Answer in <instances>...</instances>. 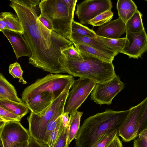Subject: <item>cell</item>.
Masks as SVG:
<instances>
[{
  "label": "cell",
  "mask_w": 147,
  "mask_h": 147,
  "mask_svg": "<svg viewBox=\"0 0 147 147\" xmlns=\"http://www.w3.org/2000/svg\"><path fill=\"white\" fill-rule=\"evenodd\" d=\"M40 13L51 22L53 31L68 40L72 33L74 16L69 13L61 0H41L39 4Z\"/></svg>",
  "instance_id": "5"
},
{
  "label": "cell",
  "mask_w": 147,
  "mask_h": 147,
  "mask_svg": "<svg viewBox=\"0 0 147 147\" xmlns=\"http://www.w3.org/2000/svg\"><path fill=\"white\" fill-rule=\"evenodd\" d=\"M71 28L72 33L79 35L92 38H94L96 36L93 30L74 20L72 23Z\"/></svg>",
  "instance_id": "25"
},
{
  "label": "cell",
  "mask_w": 147,
  "mask_h": 147,
  "mask_svg": "<svg viewBox=\"0 0 147 147\" xmlns=\"http://www.w3.org/2000/svg\"><path fill=\"white\" fill-rule=\"evenodd\" d=\"M134 142V147H147V129L142 131Z\"/></svg>",
  "instance_id": "34"
},
{
  "label": "cell",
  "mask_w": 147,
  "mask_h": 147,
  "mask_svg": "<svg viewBox=\"0 0 147 147\" xmlns=\"http://www.w3.org/2000/svg\"><path fill=\"white\" fill-rule=\"evenodd\" d=\"M119 18L126 24L138 10L134 2L132 0H118L117 4Z\"/></svg>",
  "instance_id": "18"
},
{
  "label": "cell",
  "mask_w": 147,
  "mask_h": 147,
  "mask_svg": "<svg viewBox=\"0 0 147 147\" xmlns=\"http://www.w3.org/2000/svg\"><path fill=\"white\" fill-rule=\"evenodd\" d=\"M28 142V147H48L47 144L36 140L30 136Z\"/></svg>",
  "instance_id": "38"
},
{
  "label": "cell",
  "mask_w": 147,
  "mask_h": 147,
  "mask_svg": "<svg viewBox=\"0 0 147 147\" xmlns=\"http://www.w3.org/2000/svg\"><path fill=\"white\" fill-rule=\"evenodd\" d=\"M6 24L1 17L0 16V31L2 32L5 29Z\"/></svg>",
  "instance_id": "42"
},
{
  "label": "cell",
  "mask_w": 147,
  "mask_h": 147,
  "mask_svg": "<svg viewBox=\"0 0 147 147\" xmlns=\"http://www.w3.org/2000/svg\"><path fill=\"white\" fill-rule=\"evenodd\" d=\"M55 100L51 93L45 92L36 94L25 103L31 112L40 114L44 113Z\"/></svg>",
  "instance_id": "15"
},
{
  "label": "cell",
  "mask_w": 147,
  "mask_h": 147,
  "mask_svg": "<svg viewBox=\"0 0 147 147\" xmlns=\"http://www.w3.org/2000/svg\"><path fill=\"white\" fill-rule=\"evenodd\" d=\"M68 127L65 128L63 126L53 147H68Z\"/></svg>",
  "instance_id": "31"
},
{
  "label": "cell",
  "mask_w": 147,
  "mask_h": 147,
  "mask_svg": "<svg viewBox=\"0 0 147 147\" xmlns=\"http://www.w3.org/2000/svg\"><path fill=\"white\" fill-rule=\"evenodd\" d=\"M28 141L22 142L15 143L9 147H28Z\"/></svg>",
  "instance_id": "41"
},
{
  "label": "cell",
  "mask_w": 147,
  "mask_h": 147,
  "mask_svg": "<svg viewBox=\"0 0 147 147\" xmlns=\"http://www.w3.org/2000/svg\"><path fill=\"white\" fill-rule=\"evenodd\" d=\"M65 6L69 13L74 16L77 0H61Z\"/></svg>",
  "instance_id": "35"
},
{
  "label": "cell",
  "mask_w": 147,
  "mask_h": 147,
  "mask_svg": "<svg viewBox=\"0 0 147 147\" xmlns=\"http://www.w3.org/2000/svg\"><path fill=\"white\" fill-rule=\"evenodd\" d=\"M0 146L2 147V144L1 140H0Z\"/></svg>",
  "instance_id": "44"
},
{
  "label": "cell",
  "mask_w": 147,
  "mask_h": 147,
  "mask_svg": "<svg viewBox=\"0 0 147 147\" xmlns=\"http://www.w3.org/2000/svg\"><path fill=\"white\" fill-rule=\"evenodd\" d=\"M141 102L130 108V111L118 131V136L125 142H130L138 136L139 129Z\"/></svg>",
  "instance_id": "11"
},
{
  "label": "cell",
  "mask_w": 147,
  "mask_h": 147,
  "mask_svg": "<svg viewBox=\"0 0 147 147\" xmlns=\"http://www.w3.org/2000/svg\"><path fill=\"white\" fill-rule=\"evenodd\" d=\"M0 105L21 119L30 111L24 102L20 103L7 99H0Z\"/></svg>",
  "instance_id": "21"
},
{
  "label": "cell",
  "mask_w": 147,
  "mask_h": 147,
  "mask_svg": "<svg viewBox=\"0 0 147 147\" xmlns=\"http://www.w3.org/2000/svg\"><path fill=\"white\" fill-rule=\"evenodd\" d=\"M0 99H6L19 103H23L18 96L13 85L0 72Z\"/></svg>",
  "instance_id": "17"
},
{
  "label": "cell",
  "mask_w": 147,
  "mask_h": 147,
  "mask_svg": "<svg viewBox=\"0 0 147 147\" xmlns=\"http://www.w3.org/2000/svg\"><path fill=\"white\" fill-rule=\"evenodd\" d=\"M107 147H123L122 141L116 136Z\"/></svg>",
  "instance_id": "40"
},
{
  "label": "cell",
  "mask_w": 147,
  "mask_h": 147,
  "mask_svg": "<svg viewBox=\"0 0 147 147\" xmlns=\"http://www.w3.org/2000/svg\"><path fill=\"white\" fill-rule=\"evenodd\" d=\"M71 86L65 89L53 101L43 113L36 114L31 112L27 118L30 136L36 140L44 143V137L47 125L53 117L55 111L63 100L67 98Z\"/></svg>",
  "instance_id": "6"
},
{
  "label": "cell",
  "mask_w": 147,
  "mask_h": 147,
  "mask_svg": "<svg viewBox=\"0 0 147 147\" xmlns=\"http://www.w3.org/2000/svg\"><path fill=\"white\" fill-rule=\"evenodd\" d=\"M15 1L26 6L35 7L39 4V0H14Z\"/></svg>",
  "instance_id": "37"
},
{
  "label": "cell",
  "mask_w": 147,
  "mask_h": 147,
  "mask_svg": "<svg viewBox=\"0 0 147 147\" xmlns=\"http://www.w3.org/2000/svg\"><path fill=\"white\" fill-rule=\"evenodd\" d=\"M9 5L15 11L24 29L23 36L31 52L29 63L51 74H69L63 51L73 43L44 26L38 19L35 7L15 2Z\"/></svg>",
  "instance_id": "1"
},
{
  "label": "cell",
  "mask_w": 147,
  "mask_h": 147,
  "mask_svg": "<svg viewBox=\"0 0 147 147\" xmlns=\"http://www.w3.org/2000/svg\"><path fill=\"white\" fill-rule=\"evenodd\" d=\"M9 71L13 78L19 79V82L24 84H27L22 77L23 71L18 63L16 62L10 64L9 67Z\"/></svg>",
  "instance_id": "29"
},
{
  "label": "cell",
  "mask_w": 147,
  "mask_h": 147,
  "mask_svg": "<svg viewBox=\"0 0 147 147\" xmlns=\"http://www.w3.org/2000/svg\"><path fill=\"white\" fill-rule=\"evenodd\" d=\"M124 84L116 75L106 82L96 83L91 92L90 99L96 104L110 105L114 98L124 87Z\"/></svg>",
  "instance_id": "8"
},
{
  "label": "cell",
  "mask_w": 147,
  "mask_h": 147,
  "mask_svg": "<svg viewBox=\"0 0 147 147\" xmlns=\"http://www.w3.org/2000/svg\"><path fill=\"white\" fill-rule=\"evenodd\" d=\"M63 127L60 117L55 128L51 133L46 144L48 147H53Z\"/></svg>",
  "instance_id": "32"
},
{
  "label": "cell",
  "mask_w": 147,
  "mask_h": 147,
  "mask_svg": "<svg viewBox=\"0 0 147 147\" xmlns=\"http://www.w3.org/2000/svg\"><path fill=\"white\" fill-rule=\"evenodd\" d=\"M63 53L67 59H69L78 61H82L83 60V58L82 55L73 44L63 51Z\"/></svg>",
  "instance_id": "30"
},
{
  "label": "cell",
  "mask_w": 147,
  "mask_h": 147,
  "mask_svg": "<svg viewBox=\"0 0 147 147\" xmlns=\"http://www.w3.org/2000/svg\"><path fill=\"white\" fill-rule=\"evenodd\" d=\"M96 83L90 79L84 78H80L74 80L71 86L72 89L69 92L65 102L64 112H67L70 115L77 111Z\"/></svg>",
  "instance_id": "7"
},
{
  "label": "cell",
  "mask_w": 147,
  "mask_h": 147,
  "mask_svg": "<svg viewBox=\"0 0 147 147\" xmlns=\"http://www.w3.org/2000/svg\"><path fill=\"white\" fill-rule=\"evenodd\" d=\"M142 17V13L138 10L125 24L126 30L134 33H140L145 30Z\"/></svg>",
  "instance_id": "24"
},
{
  "label": "cell",
  "mask_w": 147,
  "mask_h": 147,
  "mask_svg": "<svg viewBox=\"0 0 147 147\" xmlns=\"http://www.w3.org/2000/svg\"><path fill=\"white\" fill-rule=\"evenodd\" d=\"M119 129L111 130L106 133L93 147H107L116 136H118Z\"/></svg>",
  "instance_id": "27"
},
{
  "label": "cell",
  "mask_w": 147,
  "mask_h": 147,
  "mask_svg": "<svg viewBox=\"0 0 147 147\" xmlns=\"http://www.w3.org/2000/svg\"><path fill=\"white\" fill-rule=\"evenodd\" d=\"M126 32L125 24L119 17L99 26L95 33L96 35L99 36L117 39Z\"/></svg>",
  "instance_id": "13"
},
{
  "label": "cell",
  "mask_w": 147,
  "mask_h": 147,
  "mask_svg": "<svg viewBox=\"0 0 147 147\" xmlns=\"http://www.w3.org/2000/svg\"><path fill=\"white\" fill-rule=\"evenodd\" d=\"M0 16L5 23V29L23 34V27L17 15L10 12H4L0 13Z\"/></svg>",
  "instance_id": "22"
},
{
  "label": "cell",
  "mask_w": 147,
  "mask_h": 147,
  "mask_svg": "<svg viewBox=\"0 0 147 147\" xmlns=\"http://www.w3.org/2000/svg\"><path fill=\"white\" fill-rule=\"evenodd\" d=\"M83 60L78 61L67 58L69 75L90 79L97 83L109 81L116 75L113 62L95 57L82 55Z\"/></svg>",
  "instance_id": "3"
},
{
  "label": "cell",
  "mask_w": 147,
  "mask_h": 147,
  "mask_svg": "<svg viewBox=\"0 0 147 147\" xmlns=\"http://www.w3.org/2000/svg\"><path fill=\"white\" fill-rule=\"evenodd\" d=\"M130 111L107 110L86 119L75 138L76 147H93L106 133L119 129Z\"/></svg>",
  "instance_id": "2"
},
{
  "label": "cell",
  "mask_w": 147,
  "mask_h": 147,
  "mask_svg": "<svg viewBox=\"0 0 147 147\" xmlns=\"http://www.w3.org/2000/svg\"><path fill=\"white\" fill-rule=\"evenodd\" d=\"M1 32L10 43L17 59L22 56L30 57V50L22 34L6 29Z\"/></svg>",
  "instance_id": "14"
},
{
  "label": "cell",
  "mask_w": 147,
  "mask_h": 147,
  "mask_svg": "<svg viewBox=\"0 0 147 147\" xmlns=\"http://www.w3.org/2000/svg\"><path fill=\"white\" fill-rule=\"evenodd\" d=\"M113 7L111 0H86L77 5L75 14L80 24H86L98 15L111 10Z\"/></svg>",
  "instance_id": "9"
},
{
  "label": "cell",
  "mask_w": 147,
  "mask_h": 147,
  "mask_svg": "<svg viewBox=\"0 0 147 147\" xmlns=\"http://www.w3.org/2000/svg\"><path fill=\"white\" fill-rule=\"evenodd\" d=\"M6 122L3 121H0V129L4 126Z\"/></svg>",
  "instance_id": "43"
},
{
  "label": "cell",
  "mask_w": 147,
  "mask_h": 147,
  "mask_svg": "<svg viewBox=\"0 0 147 147\" xmlns=\"http://www.w3.org/2000/svg\"><path fill=\"white\" fill-rule=\"evenodd\" d=\"M94 40L111 51L118 54L127 45L128 41L125 38L111 39L96 35Z\"/></svg>",
  "instance_id": "19"
},
{
  "label": "cell",
  "mask_w": 147,
  "mask_h": 147,
  "mask_svg": "<svg viewBox=\"0 0 147 147\" xmlns=\"http://www.w3.org/2000/svg\"><path fill=\"white\" fill-rule=\"evenodd\" d=\"M30 136L28 131L18 121L6 122L0 129L2 147H9L15 143L28 141Z\"/></svg>",
  "instance_id": "10"
},
{
  "label": "cell",
  "mask_w": 147,
  "mask_h": 147,
  "mask_svg": "<svg viewBox=\"0 0 147 147\" xmlns=\"http://www.w3.org/2000/svg\"><path fill=\"white\" fill-rule=\"evenodd\" d=\"M125 33L128 42L120 53L128 55L129 58L141 57L147 49V35L145 30L140 33H132L126 30Z\"/></svg>",
  "instance_id": "12"
},
{
  "label": "cell",
  "mask_w": 147,
  "mask_h": 147,
  "mask_svg": "<svg viewBox=\"0 0 147 147\" xmlns=\"http://www.w3.org/2000/svg\"><path fill=\"white\" fill-rule=\"evenodd\" d=\"M113 15V12L111 10L107 11L90 20L88 24L93 26H100L111 21Z\"/></svg>",
  "instance_id": "26"
},
{
  "label": "cell",
  "mask_w": 147,
  "mask_h": 147,
  "mask_svg": "<svg viewBox=\"0 0 147 147\" xmlns=\"http://www.w3.org/2000/svg\"><path fill=\"white\" fill-rule=\"evenodd\" d=\"M142 102L138 135L147 129V98Z\"/></svg>",
  "instance_id": "28"
},
{
  "label": "cell",
  "mask_w": 147,
  "mask_h": 147,
  "mask_svg": "<svg viewBox=\"0 0 147 147\" xmlns=\"http://www.w3.org/2000/svg\"><path fill=\"white\" fill-rule=\"evenodd\" d=\"M83 113L78 111L70 114L68 127V144L76 138L80 128L81 118Z\"/></svg>",
  "instance_id": "23"
},
{
  "label": "cell",
  "mask_w": 147,
  "mask_h": 147,
  "mask_svg": "<svg viewBox=\"0 0 147 147\" xmlns=\"http://www.w3.org/2000/svg\"><path fill=\"white\" fill-rule=\"evenodd\" d=\"M38 19L42 24L49 30L53 31L52 24L50 20L43 15L40 13Z\"/></svg>",
  "instance_id": "36"
},
{
  "label": "cell",
  "mask_w": 147,
  "mask_h": 147,
  "mask_svg": "<svg viewBox=\"0 0 147 147\" xmlns=\"http://www.w3.org/2000/svg\"><path fill=\"white\" fill-rule=\"evenodd\" d=\"M68 40L73 44H84L114 57L118 55V54L109 50L95 40L94 38L84 36L72 33Z\"/></svg>",
  "instance_id": "16"
},
{
  "label": "cell",
  "mask_w": 147,
  "mask_h": 147,
  "mask_svg": "<svg viewBox=\"0 0 147 147\" xmlns=\"http://www.w3.org/2000/svg\"><path fill=\"white\" fill-rule=\"evenodd\" d=\"M61 118L63 127L65 128L68 127L69 120V113L63 112L61 115Z\"/></svg>",
  "instance_id": "39"
},
{
  "label": "cell",
  "mask_w": 147,
  "mask_h": 147,
  "mask_svg": "<svg viewBox=\"0 0 147 147\" xmlns=\"http://www.w3.org/2000/svg\"><path fill=\"white\" fill-rule=\"evenodd\" d=\"M82 55L90 56L109 62H113L114 57L84 44H74Z\"/></svg>",
  "instance_id": "20"
},
{
  "label": "cell",
  "mask_w": 147,
  "mask_h": 147,
  "mask_svg": "<svg viewBox=\"0 0 147 147\" xmlns=\"http://www.w3.org/2000/svg\"><path fill=\"white\" fill-rule=\"evenodd\" d=\"M0 117L7 121H20L22 119L0 105Z\"/></svg>",
  "instance_id": "33"
},
{
  "label": "cell",
  "mask_w": 147,
  "mask_h": 147,
  "mask_svg": "<svg viewBox=\"0 0 147 147\" xmlns=\"http://www.w3.org/2000/svg\"><path fill=\"white\" fill-rule=\"evenodd\" d=\"M74 80L73 76L70 75L49 74L37 79L26 87L22 93L21 99L25 103L36 94L47 92L55 100L65 89L72 86Z\"/></svg>",
  "instance_id": "4"
}]
</instances>
